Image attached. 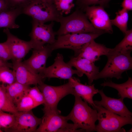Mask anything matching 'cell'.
<instances>
[{
	"mask_svg": "<svg viewBox=\"0 0 132 132\" xmlns=\"http://www.w3.org/2000/svg\"><path fill=\"white\" fill-rule=\"evenodd\" d=\"M74 95L75 102L73 107L66 118L73 121L77 129H80L87 132L95 131V123L98 120L97 110L91 108L77 95L75 94Z\"/></svg>",
	"mask_w": 132,
	"mask_h": 132,
	"instance_id": "cell-1",
	"label": "cell"
},
{
	"mask_svg": "<svg viewBox=\"0 0 132 132\" xmlns=\"http://www.w3.org/2000/svg\"><path fill=\"white\" fill-rule=\"evenodd\" d=\"M59 22L60 23V28L55 32L58 36L72 33H106L104 31L94 28L88 20L84 12L77 8L69 16L62 17Z\"/></svg>",
	"mask_w": 132,
	"mask_h": 132,
	"instance_id": "cell-2",
	"label": "cell"
},
{
	"mask_svg": "<svg viewBox=\"0 0 132 132\" xmlns=\"http://www.w3.org/2000/svg\"><path fill=\"white\" fill-rule=\"evenodd\" d=\"M131 52L121 53L115 51L113 48L106 56L107 62L103 69L96 76L94 80L115 78L117 79L122 78L124 72L132 69Z\"/></svg>",
	"mask_w": 132,
	"mask_h": 132,
	"instance_id": "cell-3",
	"label": "cell"
},
{
	"mask_svg": "<svg viewBox=\"0 0 132 132\" xmlns=\"http://www.w3.org/2000/svg\"><path fill=\"white\" fill-rule=\"evenodd\" d=\"M98 112V123L96 125L97 132H124L122 127L132 124V117H123L113 113L103 107L94 103L92 106Z\"/></svg>",
	"mask_w": 132,
	"mask_h": 132,
	"instance_id": "cell-4",
	"label": "cell"
},
{
	"mask_svg": "<svg viewBox=\"0 0 132 132\" xmlns=\"http://www.w3.org/2000/svg\"><path fill=\"white\" fill-rule=\"evenodd\" d=\"M23 13L31 17L33 20L44 23L49 21L59 22L63 16L53 3L41 0H30L23 8Z\"/></svg>",
	"mask_w": 132,
	"mask_h": 132,
	"instance_id": "cell-5",
	"label": "cell"
},
{
	"mask_svg": "<svg viewBox=\"0 0 132 132\" xmlns=\"http://www.w3.org/2000/svg\"><path fill=\"white\" fill-rule=\"evenodd\" d=\"M38 87L44 96V101L43 109L44 113L48 112L59 114L57 108L59 101L66 95H73L75 92L70 83L58 86L48 85L42 82L38 85Z\"/></svg>",
	"mask_w": 132,
	"mask_h": 132,
	"instance_id": "cell-6",
	"label": "cell"
},
{
	"mask_svg": "<svg viewBox=\"0 0 132 132\" xmlns=\"http://www.w3.org/2000/svg\"><path fill=\"white\" fill-rule=\"evenodd\" d=\"M103 34L101 33H81L59 35L55 42L50 44V46L52 51L61 48L72 50L76 56L83 46Z\"/></svg>",
	"mask_w": 132,
	"mask_h": 132,
	"instance_id": "cell-7",
	"label": "cell"
},
{
	"mask_svg": "<svg viewBox=\"0 0 132 132\" xmlns=\"http://www.w3.org/2000/svg\"><path fill=\"white\" fill-rule=\"evenodd\" d=\"M41 122L35 132H82L81 129L77 130L73 123L67 122L66 116L59 113L48 112L44 113Z\"/></svg>",
	"mask_w": 132,
	"mask_h": 132,
	"instance_id": "cell-8",
	"label": "cell"
},
{
	"mask_svg": "<svg viewBox=\"0 0 132 132\" xmlns=\"http://www.w3.org/2000/svg\"><path fill=\"white\" fill-rule=\"evenodd\" d=\"M32 29L29 35L33 49L41 47L46 44H52L56 41L55 32L53 30V21L45 24L32 20Z\"/></svg>",
	"mask_w": 132,
	"mask_h": 132,
	"instance_id": "cell-9",
	"label": "cell"
},
{
	"mask_svg": "<svg viewBox=\"0 0 132 132\" xmlns=\"http://www.w3.org/2000/svg\"><path fill=\"white\" fill-rule=\"evenodd\" d=\"M72 66L64 60L63 55L59 53L57 54L53 64L45 68L41 76L43 79L58 78L69 79L74 75L81 77L83 74L77 70H74Z\"/></svg>",
	"mask_w": 132,
	"mask_h": 132,
	"instance_id": "cell-10",
	"label": "cell"
},
{
	"mask_svg": "<svg viewBox=\"0 0 132 132\" xmlns=\"http://www.w3.org/2000/svg\"><path fill=\"white\" fill-rule=\"evenodd\" d=\"M104 7L94 5L86 7L81 10L95 28L112 34L113 31L110 20Z\"/></svg>",
	"mask_w": 132,
	"mask_h": 132,
	"instance_id": "cell-11",
	"label": "cell"
},
{
	"mask_svg": "<svg viewBox=\"0 0 132 132\" xmlns=\"http://www.w3.org/2000/svg\"><path fill=\"white\" fill-rule=\"evenodd\" d=\"M15 120L13 125L6 131L12 132H35L40 124L42 118H38L32 110L17 111L14 114Z\"/></svg>",
	"mask_w": 132,
	"mask_h": 132,
	"instance_id": "cell-12",
	"label": "cell"
},
{
	"mask_svg": "<svg viewBox=\"0 0 132 132\" xmlns=\"http://www.w3.org/2000/svg\"><path fill=\"white\" fill-rule=\"evenodd\" d=\"M7 36L6 41L8 45L12 61H20L29 51L33 49L30 41L22 40L12 34L9 29L6 28L3 31Z\"/></svg>",
	"mask_w": 132,
	"mask_h": 132,
	"instance_id": "cell-13",
	"label": "cell"
},
{
	"mask_svg": "<svg viewBox=\"0 0 132 132\" xmlns=\"http://www.w3.org/2000/svg\"><path fill=\"white\" fill-rule=\"evenodd\" d=\"M52 51L49 44L33 49L30 57L23 62L34 73L41 75L46 68L47 59Z\"/></svg>",
	"mask_w": 132,
	"mask_h": 132,
	"instance_id": "cell-14",
	"label": "cell"
},
{
	"mask_svg": "<svg viewBox=\"0 0 132 132\" xmlns=\"http://www.w3.org/2000/svg\"><path fill=\"white\" fill-rule=\"evenodd\" d=\"M16 81L25 85H37L43 82L41 75L36 74L20 61H12Z\"/></svg>",
	"mask_w": 132,
	"mask_h": 132,
	"instance_id": "cell-15",
	"label": "cell"
},
{
	"mask_svg": "<svg viewBox=\"0 0 132 132\" xmlns=\"http://www.w3.org/2000/svg\"><path fill=\"white\" fill-rule=\"evenodd\" d=\"M98 93L100 95L101 99L99 101H94L93 103L95 104L101 106L110 111L122 117H132V113L125 105L123 99L108 97L104 93L103 89L99 90Z\"/></svg>",
	"mask_w": 132,
	"mask_h": 132,
	"instance_id": "cell-16",
	"label": "cell"
},
{
	"mask_svg": "<svg viewBox=\"0 0 132 132\" xmlns=\"http://www.w3.org/2000/svg\"><path fill=\"white\" fill-rule=\"evenodd\" d=\"M112 48H107L103 44L96 43L93 40L87 43L81 47L76 56L87 59L95 63L99 60L103 55L107 56Z\"/></svg>",
	"mask_w": 132,
	"mask_h": 132,
	"instance_id": "cell-17",
	"label": "cell"
},
{
	"mask_svg": "<svg viewBox=\"0 0 132 132\" xmlns=\"http://www.w3.org/2000/svg\"><path fill=\"white\" fill-rule=\"evenodd\" d=\"M67 63L85 75L89 85L92 84L95 77L99 72V67L95 66L94 63L84 58L74 56L72 57Z\"/></svg>",
	"mask_w": 132,
	"mask_h": 132,
	"instance_id": "cell-18",
	"label": "cell"
},
{
	"mask_svg": "<svg viewBox=\"0 0 132 132\" xmlns=\"http://www.w3.org/2000/svg\"><path fill=\"white\" fill-rule=\"evenodd\" d=\"M68 82L74 89V94L80 96L92 106L94 104L93 97L99 91V90L95 87V84H83L80 82L79 79L72 77L68 79Z\"/></svg>",
	"mask_w": 132,
	"mask_h": 132,
	"instance_id": "cell-19",
	"label": "cell"
},
{
	"mask_svg": "<svg viewBox=\"0 0 132 132\" xmlns=\"http://www.w3.org/2000/svg\"><path fill=\"white\" fill-rule=\"evenodd\" d=\"M23 13V10L18 8H9L0 12V28L16 29L19 26L15 23V20L20 15Z\"/></svg>",
	"mask_w": 132,
	"mask_h": 132,
	"instance_id": "cell-20",
	"label": "cell"
},
{
	"mask_svg": "<svg viewBox=\"0 0 132 132\" xmlns=\"http://www.w3.org/2000/svg\"><path fill=\"white\" fill-rule=\"evenodd\" d=\"M29 86L16 81L5 86V88L10 99L15 106L23 97L28 94Z\"/></svg>",
	"mask_w": 132,
	"mask_h": 132,
	"instance_id": "cell-21",
	"label": "cell"
},
{
	"mask_svg": "<svg viewBox=\"0 0 132 132\" xmlns=\"http://www.w3.org/2000/svg\"><path fill=\"white\" fill-rule=\"evenodd\" d=\"M100 85L103 87H109L117 90L119 96L124 99L127 98L132 99V78L128 77L127 81L124 83L118 84L115 83L111 81H104Z\"/></svg>",
	"mask_w": 132,
	"mask_h": 132,
	"instance_id": "cell-22",
	"label": "cell"
},
{
	"mask_svg": "<svg viewBox=\"0 0 132 132\" xmlns=\"http://www.w3.org/2000/svg\"><path fill=\"white\" fill-rule=\"evenodd\" d=\"M0 110L12 114L18 111L16 106L7 95L5 85L0 83Z\"/></svg>",
	"mask_w": 132,
	"mask_h": 132,
	"instance_id": "cell-23",
	"label": "cell"
},
{
	"mask_svg": "<svg viewBox=\"0 0 132 132\" xmlns=\"http://www.w3.org/2000/svg\"><path fill=\"white\" fill-rule=\"evenodd\" d=\"M128 11L122 8L116 13L115 18L110 22L112 25L117 27L124 35L127 30V24L129 19Z\"/></svg>",
	"mask_w": 132,
	"mask_h": 132,
	"instance_id": "cell-24",
	"label": "cell"
},
{
	"mask_svg": "<svg viewBox=\"0 0 132 132\" xmlns=\"http://www.w3.org/2000/svg\"><path fill=\"white\" fill-rule=\"evenodd\" d=\"M123 39L115 47L113 51L121 53L131 52L132 50V29L127 30Z\"/></svg>",
	"mask_w": 132,
	"mask_h": 132,
	"instance_id": "cell-25",
	"label": "cell"
},
{
	"mask_svg": "<svg viewBox=\"0 0 132 132\" xmlns=\"http://www.w3.org/2000/svg\"><path fill=\"white\" fill-rule=\"evenodd\" d=\"M15 106L18 111H30L37 107L33 99L28 94L23 97Z\"/></svg>",
	"mask_w": 132,
	"mask_h": 132,
	"instance_id": "cell-26",
	"label": "cell"
},
{
	"mask_svg": "<svg viewBox=\"0 0 132 132\" xmlns=\"http://www.w3.org/2000/svg\"><path fill=\"white\" fill-rule=\"evenodd\" d=\"M9 67L3 66L0 67V83L4 85H10L16 82L14 73Z\"/></svg>",
	"mask_w": 132,
	"mask_h": 132,
	"instance_id": "cell-27",
	"label": "cell"
},
{
	"mask_svg": "<svg viewBox=\"0 0 132 132\" xmlns=\"http://www.w3.org/2000/svg\"><path fill=\"white\" fill-rule=\"evenodd\" d=\"M74 0H54L53 3L57 10L63 14H68L74 6Z\"/></svg>",
	"mask_w": 132,
	"mask_h": 132,
	"instance_id": "cell-28",
	"label": "cell"
},
{
	"mask_svg": "<svg viewBox=\"0 0 132 132\" xmlns=\"http://www.w3.org/2000/svg\"><path fill=\"white\" fill-rule=\"evenodd\" d=\"M15 120L14 114H10L0 110V125L6 131L13 124Z\"/></svg>",
	"mask_w": 132,
	"mask_h": 132,
	"instance_id": "cell-29",
	"label": "cell"
},
{
	"mask_svg": "<svg viewBox=\"0 0 132 132\" xmlns=\"http://www.w3.org/2000/svg\"><path fill=\"white\" fill-rule=\"evenodd\" d=\"M27 94L32 99L37 106L44 103V99L43 94L37 85L33 87H30Z\"/></svg>",
	"mask_w": 132,
	"mask_h": 132,
	"instance_id": "cell-30",
	"label": "cell"
},
{
	"mask_svg": "<svg viewBox=\"0 0 132 132\" xmlns=\"http://www.w3.org/2000/svg\"><path fill=\"white\" fill-rule=\"evenodd\" d=\"M110 0H76L77 8L82 10L91 5L98 4L104 7L107 6Z\"/></svg>",
	"mask_w": 132,
	"mask_h": 132,
	"instance_id": "cell-31",
	"label": "cell"
},
{
	"mask_svg": "<svg viewBox=\"0 0 132 132\" xmlns=\"http://www.w3.org/2000/svg\"><path fill=\"white\" fill-rule=\"evenodd\" d=\"M0 58L6 61L12 59L9 49L6 41L0 43Z\"/></svg>",
	"mask_w": 132,
	"mask_h": 132,
	"instance_id": "cell-32",
	"label": "cell"
},
{
	"mask_svg": "<svg viewBox=\"0 0 132 132\" xmlns=\"http://www.w3.org/2000/svg\"><path fill=\"white\" fill-rule=\"evenodd\" d=\"M9 8H18L23 10L30 0H7Z\"/></svg>",
	"mask_w": 132,
	"mask_h": 132,
	"instance_id": "cell-33",
	"label": "cell"
},
{
	"mask_svg": "<svg viewBox=\"0 0 132 132\" xmlns=\"http://www.w3.org/2000/svg\"><path fill=\"white\" fill-rule=\"evenodd\" d=\"M122 8L128 11L132 10V0H123L121 4Z\"/></svg>",
	"mask_w": 132,
	"mask_h": 132,
	"instance_id": "cell-34",
	"label": "cell"
},
{
	"mask_svg": "<svg viewBox=\"0 0 132 132\" xmlns=\"http://www.w3.org/2000/svg\"><path fill=\"white\" fill-rule=\"evenodd\" d=\"M9 8L7 0H0V12Z\"/></svg>",
	"mask_w": 132,
	"mask_h": 132,
	"instance_id": "cell-35",
	"label": "cell"
},
{
	"mask_svg": "<svg viewBox=\"0 0 132 132\" xmlns=\"http://www.w3.org/2000/svg\"><path fill=\"white\" fill-rule=\"evenodd\" d=\"M3 66H6L9 68H12V63L5 61L0 58V67Z\"/></svg>",
	"mask_w": 132,
	"mask_h": 132,
	"instance_id": "cell-36",
	"label": "cell"
},
{
	"mask_svg": "<svg viewBox=\"0 0 132 132\" xmlns=\"http://www.w3.org/2000/svg\"><path fill=\"white\" fill-rule=\"evenodd\" d=\"M42 1L48 3H53L54 0H41Z\"/></svg>",
	"mask_w": 132,
	"mask_h": 132,
	"instance_id": "cell-37",
	"label": "cell"
},
{
	"mask_svg": "<svg viewBox=\"0 0 132 132\" xmlns=\"http://www.w3.org/2000/svg\"><path fill=\"white\" fill-rule=\"evenodd\" d=\"M3 131L1 129V127L0 125V132H3Z\"/></svg>",
	"mask_w": 132,
	"mask_h": 132,
	"instance_id": "cell-38",
	"label": "cell"
}]
</instances>
